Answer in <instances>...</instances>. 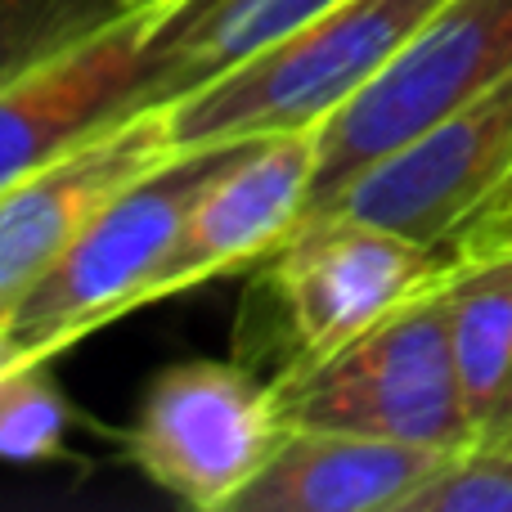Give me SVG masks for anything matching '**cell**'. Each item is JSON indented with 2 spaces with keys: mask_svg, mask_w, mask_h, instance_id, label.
I'll use <instances>...</instances> for the list:
<instances>
[{
  "mask_svg": "<svg viewBox=\"0 0 512 512\" xmlns=\"http://www.w3.org/2000/svg\"><path fill=\"white\" fill-rule=\"evenodd\" d=\"M131 5H153V0H131Z\"/></svg>",
  "mask_w": 512,
  "mask_h": 512,
  "instance_id": "d6986e66",
  "label": "cell"
},
{
  "mask_svg": "<svg viewBox=\"0 0 512 512\" xmlns=\"http://www.w3.org/2000/svg\"><path fill=\"white\" fill-rule=\"evenodd\" d=\"M445 283L418 292L342 351L274 373L283 423L387 436L454 454L472 450L477 432L454 364Z\"/></svg>",
  "mask_w": 512,
  "mask_h": 512,
  "instance_id": "7a4b0ae2",
  "label": "cell"
},
{
  "mask_svg": "<svg viewBox=\"0 0 512 512\" xmlns=\"http://www.w3.org/2000/svg\"><path fill=\"white\" fill-rule=\"evenodd\" d=\"M454 265V243H423L355 216H306L252 270V306H265L279 333L274 373L342 351L418 292L445 283Z\"/></svg>",
  "mask_w": 512,
  "mask_h": 512,
  "instance_id": "3957f363",
  "label": "cell"
},
{
  "mask_svg": "<svg viewBox=\"0 0 512 512\" xmlns=\"http://www.w3.org/2000/svg\"><path fill=\"white\" fill-rule=\"evenodd\" d=\"M27 360H32V355H27V346L18 342L14 324H9V319H0V373L18 369V364H27Z\"/></svg>",
  "mask_w": 512,
  "mask_h": 512,
  "instance_id": "ac0fdd59",
  "label": "cell"
},
{
  "mask_svg": "<svg viewBox=\"0 0 512 512\" xmlns=\"http://www.w3.org/2000/svg\"><path fill=\"white\" fill-rule=\"evenodd\" d=\"M481 445H490V450H512V378H508V391H504V400H499L495 418H490L486 436H481Z\"/></svg>",
  "mask_w": 512,
  "mask_h": 512,
  "instance_id": "e0dca14e",
  "label": "cell"
},
{
  "mask_svg": "<svg viewBox=\"0 0 512 512\" xmlns=\"http://www.w3.org/2000/svg\"><path fill=\"white\" fill-rule=\"evenodd\" d=\"M180 153L171 104H144L90 131L0 194V319L126 189Z\"/></svg>",
  "mask_w": 512,
  "mask_h": 512,
  "instance_id": "ba28073f",
  "label": "cell"
},
{
  "mask_svg": "<svg viewBox=\"0 0 512 512\" xmlns=\"http://www.w3.org/2000/svg\"><path fill=\"white\" fill-rule=\"evenodd\" d=\"M512 72V0H450L324 126L310 207Z\"/></svg>",
  "mask_w": 512,
  "mask_h": 512,
  "instance_id": "8992f818",
  "label": "cell"
},
{
  "mask_svg": "<svg viewBox=\"0 0 512 512\" xmlns=\"http://www.w3.org/2000/svg\"><path fill=\"white\" fill-rule=\"evenodd\" d=\"M508 239H512V185L454 243H508Z\"/></svg>",
  "mask_w": 512,
  "mask_h": 512,
  "instance_id": "2e32d148",
  "label": "cell"
},
{
  "mask_svg": "<svg viewBox=\"0 0 512 512\" xmlns=\"http://www.w3.org/2000/svg\"><path fill=\"white\" fill-rule=\"evenodd\" d=\"M283 432L274 382L252 364L180 360L144 382L126 459L176 504L234 512Z\"/></svg>",
  "mask_w": 512,
  "mask_h": 512,
  "instance_id": "5b68a950",
  "label": "cell"
},
{
  "mask_svg": "<svg viewBox=\"0 0 512 512\" xmlns=\"http://www.w3.org/2000/svg\"><path fill=\"white\" fill-rule=\"evenodd\" d=\"M450 459L454 450L436 445L288 427L234 512H405L409 495Z\"/></svg>",
  "mask_w": 512,
  "mask_h": 512,
  "instance_id": "8fae6325",
  "label": "cell"
},
{
  "mask_svg": "<svg viewBox=\"0 0 512 512\" xmlns=\"http://www.w3.org/2000/svg\"><path fill=\"white\" fill-rule=\"evenodd\" d=\"M508 185L512 72L360 171L342 194L306 216H355L423 243H454Z\"/></svg>",
  "mask_w": 512,
  "mask_h": 512,
  "instance_id": "52a82bcc",
  "label": "cell"
},
{
  "mask_svg": "<svg viewBox=\"0 0 512 512\" xmlns=\"http://www.w3.org/2000/svg\"><path fill=\"white\" fill-rule=\"evenodd\" d=\"M454 248H459V265L445 283L450 337L472 432L481 445L512 378V239L454 243Z\"/></svg>",
  "mask_w": 512,
  "mask_h": 512,
  "instance_id": "7c38bea8",
  "label": "cell"
},
{
  "mask_svg": "<svg viewBox=\"0 0 512 512\" xmlns=\"http://www.w3.org/2000/svg\"><path fill=\"white\" fill-rule=\"evenodd\" d=\"M405 512H512V450L472 445L454 454L409 495Z\"/></svg>",
  "mask_w": 512,
  "mask_h": 512,
  "instance_id": "9a60e30c",
  "label": "cell"
},
{
  "mask_svg": "<svg viewBox=\"0 0 512 512\" xmlns=\"http://www.w3.org/2000/svg\"><path fill=\"white\" fill-rule=\"evenodd\" d=\"M450 0H333L252 59L171 104L180 149L324 126Z\"/></svg>",
  "mask_w": 512,
  "mask_h": 512,
  "instance_id": "6da1fadb",
  "label": "cell"
},
{
  "mask_svg": "<svg viewBox=\"0 0 512 512\" xmlns=\"http://www.w3.org/2000/svg\"><path fill=\"white\" fill-rule=\"evenodd\" d=\"M243 140L189 144L149 180L126 189L14 306L18 342L32 360H54L72 342L140 310V292L176 243L198 189L225 167Z\"/></svg>",
  "mask_w": 512,
  "mask_h": 512,
  "instance_id": "277c9868",
  "label": "cell"
},
{
  "mask_svg": "<svg viewBox=\"0 0 512 512\" xmlns=\"http://www.w3.org/2000/svg\"><path fill=\"white\" fill-rule=\"evenodd\" d=\"M319 176V126L248 135L198 189L140 306L180 297L198 283L256 270L301 225Z\"/></svg>",
  "mask_w": 512,
  "mask_h": 512,
  "instance_id": "9c48e42d",
  "label": "cell"
},
{
  "mask_svg": "<svg viewBox=\"0 0 512 512\" xmlns=\"http://www.w3.org/2000/svg\"><path fill=\"white\" fill-rule=\"evenodd\" d=\"M131 9V0H0V86L77 50Z\"/></svg>",
  "mask_w": 512,
  "mask_h": 512,
  "instance_id": "4fadbf2b",
  "label": "cell"
},
{
  "mask_svg": "<svg viewBox=\"0 0 512 512\" xmlns=\"http://www.w3.org/2000/svg\"><path fill=\"white\" fill-rule=\"evenodd\" d=\"M171 5H135L77 50L0 86V194L113 117L158 104L153 41Z\"/></svg>",
  "mask_w": 512,
  "mask_h": 512,
  "instance_id": "30bf717a",
  "label": "cell"
},
{
  "mask_svg": "<svg viewBox=\"0 0 512 512\" xmlns=\"http://www.w3.org/2000/svg\"><path fill=\"white\" fill-rule=\"evenodd\" d=\"M68 432L72 400L50 373V360L0 373V463H59Z\"/></svg>",
  "mask_w": 512,
  "mask_h": 512,
  "instance_id": "5bb4252c",
  "label": "cell"
}]
</instances>
